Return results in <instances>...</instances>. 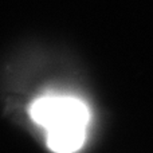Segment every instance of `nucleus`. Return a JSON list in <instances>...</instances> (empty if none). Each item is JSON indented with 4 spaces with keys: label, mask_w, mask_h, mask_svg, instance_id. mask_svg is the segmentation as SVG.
Instances as JSON below:
<instances>
[{
    "label": "nucleus",
    "mask_w": 153,
    "mask_h": 153,
    "mask_svg": "<svg viewBox=\"0 0 153 153\" xmlns=\"http://www.w3.org/2000/svg\"><path fill=\"white\" fill-rule=\"evenodd\" d=\"M30 116L46 129L53 152L74 153L85 144L90 114L83 101L71 95H43L32 102Z\"/></svg>",
    "instance_id": "f257e3e1"
}]
</instances>
